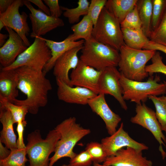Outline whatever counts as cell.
<instances>
[{"label":"cell","mask_w":166,"mask_h":166,"mask_svg":"<svg viewBox=\"0 0 166 166\" xmlns=\"http://www.w3.org/2000/svg\"><path fill=\"white\" fill-rule=\"evenodd\" d=\"M89 2L87 0H79L77 6L75 8H69L64 6H60L64 17L67 18L70 24H73L78 23L81 16L87 15Z\"/></svg>","instance_id":"4316f807"},{"label":"cell","mask_w":166,"mask_h":166,"mask_svg":"<svg viewBox=\"0 0 166 166\" xmlns=\"http://www.w3.org/2000/svg\"><path fill=\"white\" fill-rule=\"evenodd\" d=\"M156 51L137 49L124 45L119 50L120 59L118 70L129 80L142 81L149 74L145 71L147 62L151 59Z\"/></svg>","instance_id":"3957f363"},{"label":"cell","mask_w":166,"mask_h":166,"mask_svg":"<svg viewBox=\"0 0 166 166\" xmlns=\"http://www.w3.org/2000/svg\"><path fill=\"white\" fill-rule=\"evenodd\" d=\"M145 50L160 51L166 54V46L153 42L150 40L143 49Z\"/></svg>","instance_id":"ab89813d"},{"label":"cell","mask_w":166,"mask_h":166,"mask_svg":"<svg viewBox=\"0 0 166 166\" xmlns=\"http://www.w3.org/2000/svg\"><path fill=\"white\" fill-rule=\"evenodd\" d=\"M148 98L154 104L156 109V115L160 123L162 131L166 134V96L150 95Z\"/></svg>","instance_id":"83f0119b"},{"label":"cell","mask_w":166,"mask_h":166,"mask_svg":"<svg viewBox=\"0 0 166 166\" xmlns=\"http://www.w3.org/2000/svg\"><path fill=\"white\" fill-rule=\"evenodd\" d=\"M61 166H72L69 164H63Z\"/></svg>","instance_id":"7dc6e473"},{"label":"cell","mask_w":166,"mask_h":166,"mask_svg":"<svg viewBox=\"0 0 166 166\" xmlns=\"http://www.w3.org/2000/svg\"><path fill=\"white\" fill-rule=\"evenodd\" d=\"M9 37V35L0 33V46H2L6 42V39Z\"/></svg>","instance_id":"ee69618b"},{"label":"cell","mask_w":166,"mask_h":166,"mask_svg":"<svg viewBox=\"0 0 166 166\" xmlns=\"http://www.w3.org/2000/svg\"><path fill=\"white\" fill-rule=\"evenodd\" d=\"M14 0H0V14L4 13L14 2Z\"/></svg>","instance_id":"b9f144b4"},{"label":"cell","mask_w":166,"mask_h":166,"mask_svg":"<svg viewBox=\"0 0 166 166\" xmlns=\"http://www.w3.org/2000/svg\"><path fill=\"white\" fill-rule=\"evenodd\" d=\"M82 45L69 49L60 56L56 61L53 69L56 79H59L71 86L69 72L75 69L79 61L77 54Z\"/></svg>","instance_id":"d6986e66"},{"label":"cell","mask_w":166,"mask_h":166,"mask_svg":"<svg viewBox=\"0 0 166 166\" xmlns=\"http://www.w3.org/2000/svg\"><path fill=\"white\" fill-rule=\"evenodd\" d=\"M9 38L0 48V63L2 68L11 65L28 48L20 36L11 29L5 27Z\"/></svg>","instance_id":"e0dca14e"},{"label":"cell","mask_w":166,"mask_h":166,"mask_svg":"<svg viewBox=\"0 0 166 166\" xmlns=\"http://www.w3.org/2000/svg\"><path fill=\"white\" fill-rule=\"evenodd\" d=\"M24 5L23 0H14V2L4 13L0 14V20L5 27H9L17 33L28 47L30 43L27 36L30 31L27 22L28 15L24 11L20 14L19 8Z\"/></svg>","instance_id":"30bf717a"},{"label":"cell","mask_w":166,"mask_h":166,"mask_svg":"<svg viewBox=\"0 0 166 166\" xmlns=\"http://www.w3.org/2000/svg\"><path fill=\"white\" fill-rule=\"evenodd\" d=\"M93 166H106L103 164L102 165L101 164H100L93 163Z\"/></svg>","instance_id":"bcb514c9"},{"label":"cell","mask_w":166,"mask_h":166,"mask_svg":"<svg viewBox=\"0 0 166 166\" xmlns=\"http://www.w3.org/2000/svg\"><path fill=\"white\" fill-rule=\"evenodd\" d=\"M15 69L18 89L26 96V98L22 100L17 99L13 103L24 106L29 113L36 114L40 108L45 106L48 103V93L52 89L51 83L43 71L26 66Z\"/></svg>","instance_id":"6da1fadb"},{"label":"cell","mask_w":166,"mask_h":166,"mask_svg":"<svg viewBox=\"0 0 166 166\" xmlns=\"http://www.w3.org/2000/svg\"><path fill=\"white\" fill-rule=\"evenodd\" d=\"M135 111L136 114L131 118L130 121L141 126L151 132L160 144L159 150L164 159L166 157V153L163 150L162 145L165 146L164 143H166V138L162 132L155 112L143 103L136 104Z\"/></svg>","instance_id":"9c48e42d"},{"label":"cell","mask_w":166,"mask_h":166,"mask_svg":"<svg viewBox=\"0 0 166 166\" xmlns=\"http://www.w3.org/2000/svg\"><path fill=\"white\" fill-rule=\"evenodd\" d=\"M80 60L87 65L101 71L109 67L118 66V50L97 41L93 37L85 41Z\"/></svg>","instance_id":"5b68a950"},{"label":"cell","mask_w":166,"mask_h":166,"mask_svg":"<svg viewBox=\"0 0 166 166\" xmlns=\"http://www.w3.org/2000/svg\"><path fill=\"white\" fill-rule=\"evenodd\" d=\"M54 129L60 133V138L57 144L53 155L49 158V166H53L62 158H73L77 154L73 151L75 146L91 132L90 129L84 128L77 123L74 117L65 119Z\"/></svg>","instance_id":"7a4b0ae2"},{"label":"cell","mask_w":166,"mask_h":166,"mask_svg":"<svg viewBox=\"0 0 166 166\" xmlns=\"http://www.w3.org/2000/svg\"><path fill=\"white\" fill-rule=\"evenodd\" d=\"M107 0H91L87 15L91 19L94 26L96 24L101 13L105 6Z\"/></svg>","instance_id":"d590c367"},{"label":"cell","mask_w":166,"mask_h":166,"mask_svg":"<svg viewBox=\"0 0 166 166\" xmlns=\"http://www.w3.org/2000/svg\"><path fill=\"white\" fill-rule=\"evenodd\" d=\"M106 166H152V162L143 156L142 151L130 147L121 148L103 163Z\"/></svg>","instance_id":"9a60e30c"},{"label":"cell","mask_w":166,"mask_h":166,"mask_svg":"<svg viewBox=\"0 0 166 166\" xmlns=\"http://www.w3.org/2000/svg\"><path fill=\"white\" fill-rule=\"evenodd\" d=\"M60 138V133L54 129L50 130L44 139L38 129L28 134L26 148L30 162L29 166H49V156L54 152Z\"/></svg>","instance_id":"277c9868"},{"label":"cell","mask_w":166,"mask_h":166,"mask_svg":"<svg viewBox=\"0 0 166 166\" xmlns=\"http://www.w3.org/2000/svg\"><path fill=\"white\" fill-rule=\"evenodd\" d=\"M121 29L124 44L129 47L142 49L150 41L141 29L127 28Z\"/></svg>","instance_id":"cb8c5ba5"},{"label":"cell","mask_w":166,"mask_h":166,"mask_svg":"<svg viewBox=\"0 0 166 166\" xmlns=\"http://www.w3.org/2000/svg\"><path fill=\"white\" fill-rule=\"evenodd\" d=\"M45 3L49 9L50 16L59 18L62 14V11L59 4L58 0H44Z\"/></svg>","instance_id":"74e56055"},{"label":"cell","mask_w":166,"mask_h":166,"mask_svg":"<svg viewBox=\"0 0 166 166\" xmlns=\"http://www.w3.org/2000/svg\"><path fill=\"white\" fill-rule=\"evenodd\" d=\"M101 143L108 157L115 155L118 150L125 147L142 151L148 149L144 144L138 142L130 137L124 130L123 122L114 133L102 139Z\"/></svg>","instance_id":"4fadbf2b"},{"label":"cell","mask_w":166,"mask_h":166,"mask_svg":"<svg viewBox=\"0 0 166 166\" xmlns=\"http://www.w3.org/2000/svg\"></svg>","instance_id":"681fc988"},{"label":"cell","mask_w":166,"mask_h":166,"mask_svg":"<svg viewBox=\"0 0 166 166\" xmlns=\"http://www.w3.org/2000/svg\"><path fill=\"white\" fill-rule=\"evenodd\" d=\"M92 37L96 40L119 51L125 45L120 23L104 7L95 25Z\"/></svg>","instance_id":"52a82bcc"},{"label":"cell","mask_w":166,"mask_h":166,"mask_svg":"<svg viewBox=\"0 0 166 166\" xmlns=\"http://www.w3.org/2000/svg\"><path fill=\"white\" fill-rule=\"evenodd\" d=\"M56 79L58 98L65 102L86 105L89 100L97 95L88 89L79 86L72 87L59 79Z\"/></svg>","instance_id":"2e32d148"},{"label":"cell","mask_w":166,"mask_h":166,"mask_svg":"<svg viewBox=\"0 0 166 166\" xmlns=\"http://www.w3.org/2000/svg\"><path fill=\"white\" fill-rule=\"evenodd\" d=\"M101 71L85 64L79 59L76 68L72 70L70 79L71 86H79L99 94L98 82Z\"/></svg>","instance_id":"5bb4252c"},{"label":"cell","mask_w":166,"mask_h":166,"mask_svg":"<svg viewBox=\"0 0 166 166\" xmlns=\"http://www.w3.org/2000/svg\"><path fill=\"white\" fill-rule=\"evenodd\" d=\"M93 162L91 155L85 150L70 159L69 164L72 166H90Z\"/></svg>","instance_id":"8d00e7d4"},{"label":"cell","mask_w":166,"mask_h":166,"mask_svg":"<svg viewBox=\"0 0 166 166\" xmlns=\"http://www.w3.org/2000/svg\"><path fill=\"white\" fill-rule=\"evenodd\" d=\"M23 1L24 5L31 12L29 17L32 27L31 37L41 36L54 29L64 26L61 19L48 15L39 10L36 9L28 0Z\"/></svg>","instance_id":"8fae6325"},{"label":"cell","mask_w":166,"mask_h":166,"mask_svg":"<svg viewBox=\"0 0 166 166\" xmlns=\"http://www.w3.org/2000/svg\"><path fill=\"white\" fill-rule=\"evenodd\" d=\"M93 27L90 17L88 15L84 16L80 21L71 26V29L73 33L68 37L74 41L81 39L85 41L88 40L92 37Z\"/></svg>","instance_id":"484cf974"},{"label":"cell","mask_w":166,"mask_h":166,"mask_svg":"<svg viewBox=\"0 0 166 166\" xmlns=\"http://www.w3.org/2000/svg\"><path fill=\"white\" fill-rule=\"evenodd\" d=\"M138 0H108L105 7L120 23L136 5Z\"/></svg>","instance_id":"603a6c76"},{"label":"cell","mask_w":166,"mask_h":166,"mask_svg":"<svg viewBox=\"0 0 166 166\" xmlns=\"http://www.w3.org/2000/svg\"><path fill=\"white\" fill-rule=\"evenodd\" d=\"M152 11L151 21L152 31L158 26L166 9V0H152Z\"/></svg>","instance_id":"4dcf8cb0"},{"label":"cell","mask_w":166,"mask_h":166,"mask_svg":"<svg viewBox=\"0 0 166 166\" xmlns=\"http://www.w3.org/2000/svg\"><path fill=\"white\" fill-rule=\"evenodd\" d=\"M85 150L91 156L93 163H103L108 156L101 143L92 142L87 144Z\"/></svg>","instance_id":"1f68e13d"},{"label":"cell","mask_w":166,"mask_h":166,"mask_svg":"<svg viewBox=\"0 0 166 166\" xmlns=\"http://www.w3.org/2000/svg\"><path fill=\"white\" fill-rule=\"evenodd\" d=\"M15 69L2 70L0 72V99L13 103L19 95Z\"/></svg>","instance_id":"7402d4cb"},{"label":"cell","mask_w":166,"mask_h":166,"mask_svg":"<svg viewBox=\"0 0 166 166\" xmlns=\"http://www.w3.org/2000/svg\"><path fill=\"white\" fill-rule=\"evenodd\" d=\"M160 77L150 76L146 81L132 80L125 77L122 74L120 80L123 89L124 100L130 101L136 104L144 103L150 95L157 96L166 93V86L160 83Z\"/></svg>","instance_id":"8992f818"},{"label":"cell","mask_w":166,"mask_h":166,"mask_svg":"<svg viewBox=\"0 0 166 166\" xmlns=\"http://www.w3.org/2000/svg\"><path fill=\"white\" fill-rule=\"evenodd\" d=\"M5 26L3 22L1 20H0V30L1 31L3 27H5Z\"/></svg>","instance_id":"f6af8a7d"},{"label":"cell","mask_w":166,"mask_h":166,"mask_svg":"<svg viewBox=\"0 0 166 166\" xmlns=\"http://www.w3.org/2000/svg\"><path fill=\"white\" fill-rule=\"evenodd\" d=\"M28 1L36 5L45 14L48 15H50V12L49 7L44 4L42 0H28Z\"/></svg>","instance_id":"60d3db41"},{"label":"cell","mask_w":166,"mask_h":166,"mask_svg":"<svg viewBox=\"0 0 166 166\" xmlns=\"http://www.w3.org/2000/svg\"><path fill=\"white\" fill-rule=\"evenodd\" d=\"M0 121L2 125L0 132V142L10 150L18 148L17 136L13 128L14 123L9 110L0 105Z\"/></svg>","instance_id":"44dd1931"},{"label":"cell","mask_w":166,"mask_h":166,"mask_svg":"<svg viewBox=\"0 0 166 166\" xmlns=\"http://www.w3.org/2000/svg\"><path fill=\"white\" fill-rule=\"evenodd\" d=\"M149 39L152 42L166 46V9L159 24L152 31Z\"/></svg>","instance_id":"d6a6232c"},{"label":"cell","mask_w":166,"mask_h":166,"mask_svg":"<svg viewBox=\"0 0 166 166\" xmlns=\"http://www.w3.org/2000/svg\"><path fill=\"white\" fill-rule=\"evenodd\" d=\"M0 105L10 111L14 123L17 124L25 121V117L28 111L25 106L16 105L2 99H0Z\"/></svg>","instance_id":"f546056e"},{"label":"cell","mask_w":166,"mask_h":166,"mask_svg":"<svg viewBox=\"0 0 166 166\" xmlns=\"http://www.w3.org/2000/svg\"><path fill=\"white\" fill-rule=\"evenodd\" d=\"M136 5L141 22L142 30L145 35L149 38L152 32V0H138Z\"/></svg>","instance_id":"d4e9b609"},{"label":"cell","mask_w":166,"mask_h":166,"mask_svg":"<svg viewBox=\"0 0 166 166\" xmlns=\"http://www.w3.org/2000/svg\"><path fill=\"white\" fill-rule=\"evenodd\" d=\"M121 73L116 67H108L101 71L98 87L99 94H109L119 102L122 108L128 107L123 97V89L120 81Z\"/></svg>","instance_id":"7c38bea8"},{"label":"cell","mask_w":166,"mask_h":166,"mask_svg":"<svg viewBox=\"0 0 166 166\" xmlns=\"http://www.w3.org/2000/svg\"><path fill=\"white\" fill-rule=\"evenodd\" d=\"M87 104L92 111L99 116L104 122L108 133L110 135L117 131L121 118L113 112L107 104L105 95L100 93L89 100Z\"/></svg>","instance_id":"ac0fdd59"},{"label":"cell","mask_w":166,"mask_h":166,"mask_svg":"<svg viewBox=\"0 0 166 166\" xmlns=\"http://www.w3.org/2000/svg\"><path fill=\"white\" fill-rule=\"evenodd\" d=\"M33 43L18 56L9 66L2 68L10 70L26 66L36 70L43 71L51 57V51L41 36H36Z\"/></svg>","instance_id":"ba28073f"},{"label":"cell","mask_w":166,"mask_h":166,"mask_svg":"<svg viewBox=\"0 0 166 166\" xmlns=\"http://www.w3.org/2000/svg\"><path fill=\"white\" fill-rule=\"evenodd\" d=\"M26 155V148L11 150L8 157L0 160V166H26V163L29 161Z\"/></svg>","instance_id":"f1b7e54d"},{"label":"cell","mask_w":166,"mask_h":166,"mask_svg":"<svg viewBox=\"0 0 166 166\" xmlns=\"http://www.w3.org/2000/svg\"><path fill=\"white\" fill-rule=\"evenodd\" d=\"M17 124L16 130L18 136L17 141L18 148L20 149L25 148L26 146L24 142L23 133L25 128L27 124V122L25 120Z\"/></svg>","instance_id":"f35d334b"},{"label":"cell","mask_w":166,"mask_h":166,"mask_svg":"<svg viewBox=\"0 0 166 166\" xmlns=\"http://www.w3.org/2000/svg\"><path fill=\"white\" fill-rule=\"evenodd\" d=\"M11 150L0 142V160L4 159L10 155Z\"/></svg>","instance_id":"7bdbcfd3"},{"label":"cell","mask_w":166,"mask_h":166,"mask_svg":"<svg viewBox=\"0 0 166 166\" xmlns=\"http://www.w3.org/2000/svg\"><path fill=\"white\" fill-rule=\"evenodd\" d=\"M50 49L51 57L45 66L43 72L45 74L53 69L57 59L68 50L83 45L85 40H81L76 41L71 40L68 36L62 41L56 42L42 37Z\"/></svg>","instance_id":"ffe728a7"},{"label":"cell","mask_w":166,"mask_h":166,"mask_svg":"<svg viewBox=\"0 0 166 166\" xmlns=\"http://www.w3.org/2000/svg\"><path fill=\"white\" fill-rule=\"evenodd\" d=\"M163 83L165 85V86H166V81H164V82H163Z\"/></svg>","instance_id":"c3c4849f"},{"label":"cell","mask_w":166,"mask_h":166,"mask_svg":"<svg viewBox=\"0 0 166 166\" xmlns=\"http://www.w3.org/2000/svg\"><path fill=\"white\" fill-rule=\"evenodd\" d=\"M121 28L141 29V22L136 5L126 16L120 23Z\"/></svg>","instance_id":"e575fe53"},{"label":"cell","mask_w":166,"mask_h":166,"mask_svg":"<svg viewBox=\"0 0 166 166\" xmlns=\"http://www.w3.org/2000/svg\"><path fill=\"white\" fill-rule=\"evenodd\" d=\"M152 63L146 65L145 71L150 76L154 73H160L166 75V65L163 62L159 52L156 51L151 59Z\"/></svg>","instance_id":"836d02e7"}]
</instances>
